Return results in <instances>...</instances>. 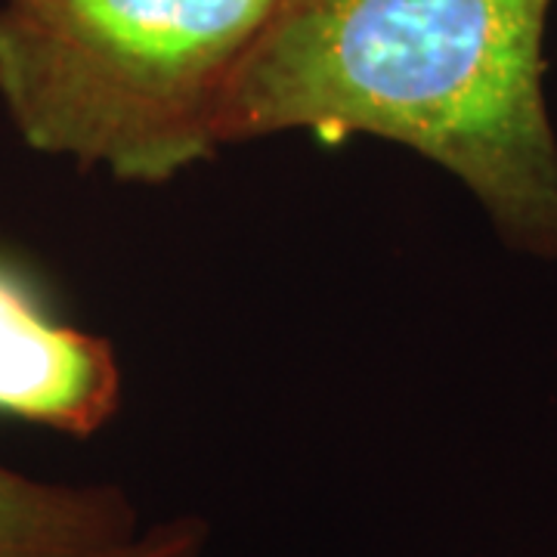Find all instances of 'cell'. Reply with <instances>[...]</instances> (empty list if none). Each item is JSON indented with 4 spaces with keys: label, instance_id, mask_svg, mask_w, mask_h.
Listing matches in <instances>:
<instances>
[{
    "label": "cell",
    "instance_id": "cell-1",
    "mask_svg": "<svg viewBox=\"0 0 557 557\" xmlns=\"http://www.w3.org/2000/svg\"><path fill=\"white\" fill-rule=\"evenodd\" d=\"M552 0H273L236 65L220 146L292 131L397 143L456 177L498 239L557 260Z\"/></svg>",
    "mask_w": 557,
    "mask_h": 557
},
{
    "label": "cell",
    "instance_id": "cell-2",
    "mask_svg": "<svg viewBox=\"0 0 557 557\" xmlns=\"http://www.w3.org/2000/svg\"><path fill=\"white\" fill-rule=\"evenodd\" d=\"M273 0H0V106L40 156L171 183L220 149L236 65Z\"/></svg>",
    "mask_w": 557,
    "mask_h": 557
},
{
    "label": "cell",
    "instance_id": "cell-3",
    "mask_svg": "<svg viewBox=\"0 0 557 557\" xmlns=\"http://www.w3.org/2000/svg\"><path fill=\"white\" fill-rule=\"evenodd\" d=\"M121 406L112 341L53 322L0 260V412L65 437H94Z\"/></svg>",
    "mask_w": 557,
    "mask_h": 557
},
{
    "label": "cell",
    "instance_id": "cell-4",
    "mask_svg": "<svg viewBox=\"0 0 557 557\" xmlns=\"http://www.w3.org/2000/svg\"><path fill=\"white\" fill-rule=\"evenodd\" d=\"M139 533L115 483L40 480L0 461V557H115Z\"/></svg>",
    "mask_w": 557,
    "mask_h": 557
},
{
    "label": "cell",
    "instance_id": "cell-5",
    "mask_svg": "<svg viewBox=\"0 0 557 557\" xmlns=\"http://www.w3.org/2000/svg\"><path fill=\"white\" fill-rule=\"evenodd\" d=\"M208 542H211V527L199 515H177L152 527H143L134 545H127L115 557H205Z\"/></svg>",
    "mask_w": 557,
    "mask_h": 557
}]
</instances>
